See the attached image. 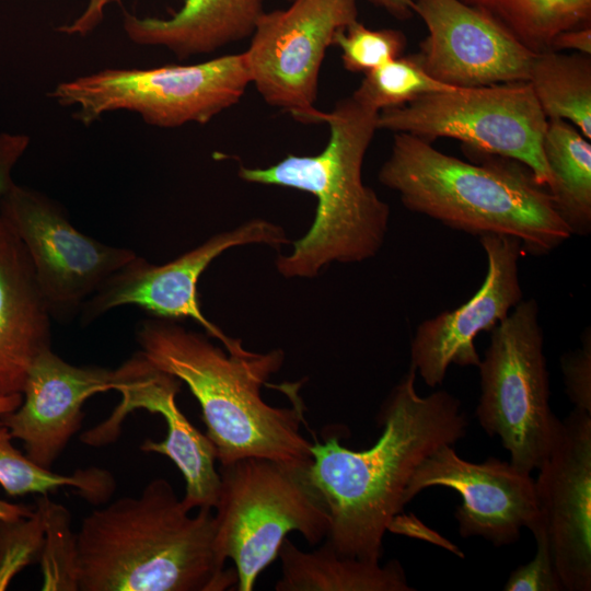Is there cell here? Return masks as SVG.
Wrapping results in <instances>:
<instances>
[{"instance_id": "cell-1", "label": "cell", "mask_w": 591, "mask_h": 591, "mask_svg": "<svg viewBox=\"0 0 591 591\" xmlns=\"http://www.w3.org/2000/svg\"><path fill=\"white\" fill-rule=\"evenodd\" d=\"M415 380L410 367L385 401L382 433L369 449L350 450L337 436L312 443L310 477L331 520L326 541L343 555L379 561L415 470L441 445L466 434L460 401L445 391L420 396Z\"/></svg>"}, {"instance_id": "cell-2", "label": "cell", "mask_w": 591, "mask_h": 591, "mask_svg": "<svg viewBox=\"0 0 591 591\" xmlns=\"http://www.w3.org/2000/svg\"><path fill=\"white\" fill-rule=\"evenodd\" d=\"M136 338L147 361L185 383L198 401L220 465L247 456L311 464L312 443L300 432V384H289L291 407H275L262 397V386L283 363L281 349L228 351L204 334L157 320L144 321Z\"/></svg>"}, {"instance_id": "cell-3", "label": "cell", "mask_w": 591, "mask_h": 591, "mask_svg": "<svg viewBox=\"0 0 591 591\" xmlns=\"http://www.w3.org/2000/svg\"><path fill=\"white\" fill-rule=\"evenodd\" d=\"M165 478L95 509L78 537L81 591H222L237 583L216 553L215 515L194 517Z\"/></svg>"}, {"instance_id": "cell-4", "label": "cell", "mask_w": 591, "mask_h": 591, "mask_svg": "<svg viewBox=\"0 0 591 591\" xmlns=\"http://www.w3.org/2000/svg\"><path fill=\"white\" fill-rule=\"evenodd\" d=\"M480 154L483 163L465 162L419 137L395 132L379 181L406 209L472 235L514 236L524 254H549L571 237L547 188L526 166Z\"/></svg>"}, {"instance_id": "cell-5", "label": "cell", "mask_w": 591, "mask_h": 591, "mask_svg": "<svg viewBox=\"0 0 591 591\" xmlns=\"http://www.w3.org/2000/svg\"><path fill=\"white\" fill-rule=\"evenodd\" d=\"M379 112L352 95L322 113L329 138L315 155L289 154L265 167L240 166L248 183L290 187L317 199L314 220L288 255L276 259L286 278H313L331 263H360L384 243L390 207L362 181L366 152L378 130Z\"/></svg>"}, {"instance_id": "cell-6", "label": "cell", "mask_w": 591, "mask_h": 591, "mask_svg": "<svg viewBox=\"0 0 591 591\" xmlns=\"http://www.w3.org/2000/svg\"><path fill=\"white\" fill-rule=\"evenodd\" d=\"M309 468L260 456L220 465L215 548L222 564L234 563L235 590L254 589L290 532L310 545L326 538L329 513Z\"/></svg>"}, {"instance_id": "cell-7", "label": "cell", "mask_w": 591, "mask_h": 591, "mask_svg": "<svg viewBox=\"0 0 591 591\" xmlns=\"http://www.w3.org/2000/svg\"><path fill=\"white\" fill-rule=\"evenodd\" d=\"M251 77L244 53L195 65L155 68H107L58 83L49 97L74 108L90 125L107 113L127 111L160 128L207 124L236 104Z\"/></svg>"}, {"instance_id": "cell-8", "label": "cell", "mask_w": 591, "mask_h": 591, "mask_svg": "<svg viewBox=\"0 0 591 591\" xmlns=\"http://www.w3.org/2000/svg\"><path fill=\"white\" fill-rule=\"evenodd\" d=\"M477 368L480 397L476 415L498 436L510 463L530 474L547 457L559 422L549 406L544 336L535 299L521 300L490 332Z\"/></svg>"}, {"instance_id": "cell-9", "label": "cell", "mask_w": 591, "mask_h": 591, "mask_svg": "<svg viewBox=\"0 0 591 591\" xmlns=\"http://www.w3.org/2000/svg\"><path fill=\"white\" fill-rule=\"evenodd\" d=\"M376 126L428 142L457 139L476 152L523 164L544 187L551 179L543 151L547 118L529 81L426 94L380 111Z\"/></svg>"}, {"instance_id": "cell-10", "label": "cell", "mask_w": 591, "mask_h": 591, "mask_svg": "<svg viewBox=\"0 0 591 591\" xmlns=\"http://www.w3.org/2000/svg\"><path fill=\"white\" fill-rule=\"evenodd\" d=\"M0 217L24 245L51 317L67 321L137 254L80 232L44 194L14 184L0 199Z\"/></svg>"}, {"instance_id": "cell-11", "label": "cell", "mask_w": 591, "mask_h": 591, "mask_svg": "<svg viewBox=\"0 0 591 591\" xmlns=\"http://www.w3.org/2000/svg\"><path fill=\"white\" fill-rule=\"evenodd\" d=\"M357 16L356 0H292L287 9L264 11L243 51L264 101L300 123H321L315 102L326 49Z\"/></svg>"}, {"instance_id": "cell-12", "label": "cell", "mask_w": 591, "mask_h": 591, "mask_svg": "<svg viewBox=\"0 0 591 591\" xmlns=\"http://www.w3.org/2000/svg\"><path fill=\"white\" fill-rule=\"evenodd\" d=\"M285 230L265 219H253L216 234L194 250L161 266L138 255L113 274L81 309L88 324L109 310L136 305L164 320L192 318L206 333L219 339L228 351L242 346L241 339L227 336L200 309L197 283L211 262L227 250L247 244L275 248L289 244Z\"/></svg>"}, {"instance_id": "cell-13", "label": "cell", "mask_w": 591, "mask_h": 591, "mask_svg": "<svg viewBox=\"0 0 591 591\" xmlns=\"http://www.w3.org/2000/svg\"><path fill=\"white\" fill-rule=\"evenodd\" d=\"M534 480L541 521L566 591L591 590V414L573 409Z\"/></svg>"}, {"instance_id": "cell-14", "label": "cell", "mask_w": 591, "mask_h": 591, "mask_svg": "<svg viewBox=\"0 0 591 591\" xmlns=\"http://www.w3.org/2000/svg\"><path fill=\"white\" fill-rule=\"evenodd\" d=\"M431 486L461 495L454 515L462 537L482 536L502 546L517 542L522 528L533 532L541 524L534 479L510 462L495 457L468 462L444 444L415 470L405 502Z\"/></svg>"}, {"instance_id": "cell-15", "label": "cell", "mask_w": 591, "mask_h": 591, "mask_svg": "<svg viewBox=\"0 0 591 591\" xmlns=\"http://www.w3.org/2000/svg\"><path fill=\"white\" fill-rule=\"evenodd\" d=\"M428 35L419 60L433 79L475 88L529 81L535 53L482 11L461 0H414Z\"/></svg>"}, {"instance_id": "cell-16", "label": "cell", "mask_w": 591, "mask_h": 591, "mask_svg": "<svg viewBox=\"0 0 591 591\" xmlns=\"http://www.w3.org/2000/svg\"><path fill=\"white\" fill-rule=\"evenodd\" d=\"M480 245L487 258L483 285L465 303L421 322L410 344V367L431 387L440 385L451 364L477 367L480 357L475 338L502 322L523 299L519 264L524 255L519 239L484 234Z\"/></svg>"}, {"instance_id": "cell-17", "label": "cell", "mask_w": 591, "mask_h": 591, "mask_svg": "<svg viewBox=\"0 0 591 591\" xmlns=\"http://www.w3.org/2000/svg\"><path fill=\"white\" fill-rule=\"evenodd\" d=\"M115 374V390L121 393V403L107 420L88 430L81 440L93 447L116 440L121 421L137 408L160 414L167 427L165 439L161 442L147 439L140 449L165 455L177 466L185 479L182 501L188 510L215 508L220 488L216 450L206 433L194 427L177 407L175 396L181 381L154 368L140 352Z\"/></svg>"}, {"instance_id": "cell-18", "label": "cell", "mask_w": 591, "mask_h": 591, "mask_svg": "<svg viewBox=\"0 0 591 591\" xmlns=\"http://www.w3.org/2000/svg\"><path fill=\"white\" fill-rule=\"evenodd\" d=\"M115 381V371L73 366L46 348L30 367L21 405L0 420L33 462L50 468L80 429L84 402Z\"/></svg>"}, {"instance_id": "cell-19", "label": "cell", "mask_w": 591, "mask_h": 591, "mask_svg": "<svg viewBox=\"0 0 591 591\" xmlns=\"http://www.w3.org/2000/svg\"><path fill=\"white\" fill-rule=\"evenodd\" d=\"M50 317L26 250L0 217V396L22 394L34 359L50 348Z\"/></svg>"}, {"instance_id": "cell-20", "label": "cell", "mask_w": 591, "mask_h": 591, "mask_svg": "<svg viewBox=\"0 0 591 591\" xmlns=\"http://www.w3.org/2000/svg\"><path fill=\"white\" fill-rule=\"evenodd\" d=\"M265 0H185L167 19L125 13L123 28L135 44L161 46L179 59L210 54L252 35Z\"/></svg>"}, {"instance_id": "cell-21", "label": "cell", "mask_w": 591, "mask_h": 591, "mask_svg": "<svg viewBox=\"0 0 591 591\" xmlns=\"http://www.w3.org/2000/svg\"><path fill=\"white\" fill-rule=\"evenodd\" d=\"M276 591H410L397 560L385 565L338 553L327 541L304 552L285 538Z\"/></svg>"}, {"instance_id": "cell-22", "label": "cell", "mask_w": 591, "mask_h": 591, "mask_svg": "<svg viewBox=\"0 0 591 591\" xmlns=\"http://www.w3.org/2000/svg\"><path fill=\"white\" fill-rule=\"evenodd\" d=\"M543 151L551 179L547 190L571 235L591 232V143L564 119H547Z\"/></svg>"}, {"instance_id": "cell-23", "label": "cell", "mask_w": 591, "mask_h": 591, "mask_svg": "<svg viewBox=\"0 0 591 591\" xmlns=\"http://www.w3.org/2000/svg\"><path fill=\"white\" fill-rule=\"evenodd\" d=\"M529 83L547 119L571 123L591 139V58L589 55L537 53Z\"/></svg>"}, {"instance_id": "cell-24", "label": "cell", "mask_w": 591, "mask_h": 591, "mask_svg": "<svg viewBox=\"0 0 591 591\" xmlns=\"http://www.w3.org/2000/svg\"><path fill=\"white\" fill-rule=\"evenodd\" d=\"M490 16L529 50H551L561 32L590 25L591 0H461Z\"/></svg>"}, {"instance_id": "cell-25", "label": "cell", "mask_w": 591, "mask_h": 591, "mask_svg": "<svg viewBox=\"0 0 591 591\" xmlns=\"http://www.w3.org/2000/svg\"><path fill=\"white\" fill-rule=\"evenodd\" d=\"M9 429L0 426V485L10 496L47 495L63 486L76 487L89 501L100 503L114 491L115 480L107 471L96 467L62 475L33 462L16 450Z\"/></svg>"}, {"instance_id": "cell-26", "label": "cell", "mask_w": 591, "mask_h": 591, "mask_svg": "<svg viewBox=\"0 0 591 591\" xmlns=\"http://www.w3.org/2000/svg\"><path fill=\"white\" fill-rule=\"evenodd\" d=\"M454 89L430 77L418 55L414 54L399 56L367 72L352 96L380 112L405 105L426 94Z\"/></svg>"}, {"instance_id": "cell-27", "label": "cell", "mask_w": 591, "mask_h": 591, "mask_svg": "<svg viewBox=\"0 0 591 591\" xmlns=\"http://www.w3.org/2000/svg\"><path fill=\"white\" fill-rule=\"evenodd\" d=\"M44 524V543L39 556L42 590H79L78 537L71 531L67 508L42 495L37 500Z\"/></svg>"}, {"instance_id": "cell-28", "label": "cell", "mask_w": 591, "mask_h": 591, "mask_svg": "<svg viewBox=\"0 0 591 591\" xmlns=\"http://www.w3.org/2000/svg\"><path fill=\"white\" fill-rule=\"evenodd\" d=\"M333 45L340 48L345 69L367 73L402 56L406 37L397 30H371L355 20L336 32Z\"/></svg>"}, {"instance_id": "cell-29", "label": "cell", "mask_w": 591, "mask_h": 591, "mask_svg": "<svg viewBox=\"0 0 591 591\" xmlns=\"http://www.w3.org/2000/svg\"><path fill=\"white\" fill-rule=\"evenodd\" d=\"M44 524L37 509L28 518L0 521V590L28 564L39 559Z\"/></svg>"}, {"instance_id": "cell-30", "label": "cell", "mask_w": 591, "mask_h": 591, "mask_svg": "<svg viewBox=\"0 0 591 591\" xmlns=\"http://www.w3.org/2000/svg\"><path fill=\"white\" fill-rule=\"evenodd\" d=\"M532 533L536 542V554L532 560L510 573L503 590L564 591L542 521Z\"/></svg>"}, {"instance_id": "cell-31", "label": "cell", "mask_w": 591, "mask_h": 591, "mask_svg": "<svg viewBox=\"0 0 591 591\" xmlns=\"http://www.w3.org/2000/svg\"><path fill=\"white\" fill-rule=\"evenodd\" d=\"M566 394L576 409L591 414V331L582 333L579 349L565 354L560 359Z\"/></svg>"}, {"instance_id": "cell-32", "label": "cell", "mask_w": 591, "mask_h": 591, "mask_svg": "<svg viewBox=\"0 0 591 591\" xmlns=\"http://www.w3.org/2000/svg\"><path fill=\"white\" fill-rule=\"evenodd\" d=\"M31 138L24 134H0V199L15 184L12 172L30 146Z\"/></svg>"}, {"instance_id": "cell-33", "label": "cell", "mask_w": 591, "mask_h": 591, "mask_svg": "<svg viewBox=\"0 0 591 591\" xmlns=\"http://www.w3.org/2000/svg\"><path fill=\"white\" fill-rule=\"evenodd\" d=\"M112 2H120V0H89L84 10L68 24L59 26L58 32L71 36L90 34L101 24L105 8Z\"/></svg>"}, {"instance_id": "cell-34", "label": "cell", "mask_w": 591, "mask_h": 591, "mask_svg": "<svg viewBox=\"0 0 591 591\" xmlns=\"http://www.w3.org/2000/svg\"><path fill=\"white\" fill-rule=\"evenodd\" d=\"M576 50L579 54L591 55L590 25L559 33L551 44V50Z\"/></svg>"}, {"instance_id": "cell-35", "label": "cell", "mask_w": 591, "mask_h": 591, "mask_svg": "<svg viewBox=\"0 0 591 591\" xmlns=\"http://www.w3.org/2000/svg\"><path fill=\"white\" fill-rule=\"evenodd\" d=\"M384 8L393 16L405 20L413 15L414 0H370Z\"/></svg>"}, {"instance_id": "cell-36", "label": "cell", "mask_w": 591, "mask_h": 591, "mask_svg": "<svg viewBox=\"0 0 591 591\" xmlns=\"http://www.w3.org/2000/svg\"><path fill=\"white\" fill-rule=\"evenodd\" d=\"M33 509L25 505L12 503L0 499V521H15L34 514Z\"/></svg>"}, {"instance_id": "cell-37", "label": "cell", "mask_w": 591, "mask_h": 591, "mask_svg": "<svg viewBox=\"0 0 591 591\" xmlns=\"http://www.w3.org/2000/svg\"><path fill=\"white\" fill-rule=\"evenodd\" d=\"M23 401V394L0 396V418L15 410ZM2 425L0 420V426Z\"/></svg>"}]
</instances>
